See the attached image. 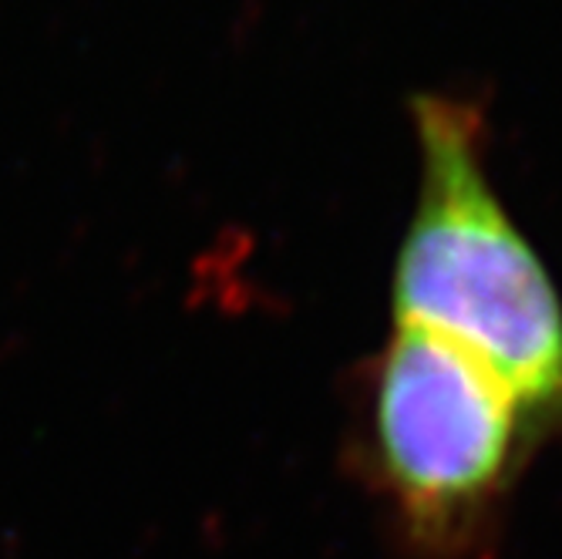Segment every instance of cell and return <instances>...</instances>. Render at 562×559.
I'll use <instances>...</instances> for the list:
<instances>
[{
    "mask_svg": "<svg viewBox=\"0 0 562 559\" xmlns=\"http://www.w3.org/2000/svg\"><path fill=\"white\" fill-rule=\"evenodd\" d=\"M539 425L454 344L394 324L368 388V448L412 546L469 552L516 482Z\"/></svg>",
    "mask_w": 562,
    "mask_h": 559,
    "instance_id": "obj_2",
    "label": "cell"
},
{
    "mask_svg": "<svg viewBox=\"0 0 562 559\" xmlns=\"http://www.w3.org/2000/svg\"><path fill=\"white\" fill-rule=\"evenodd\" d=\"M412 119L422 186L391 270L394 324L465 350L539 428L562 425V297L485 172L482 115L418 94Z\"/></svg>",
    "mask_w": 562,
    "mask_h": 559,
    "instance_id": "obj_1",
    "label": "cell"
}]
</instances>
